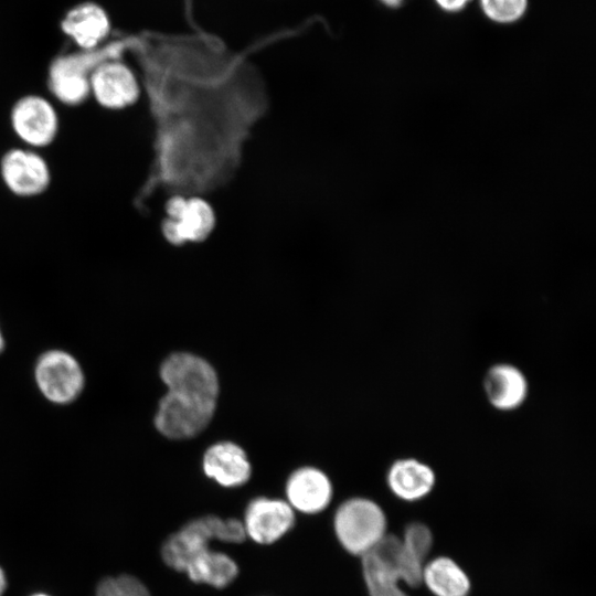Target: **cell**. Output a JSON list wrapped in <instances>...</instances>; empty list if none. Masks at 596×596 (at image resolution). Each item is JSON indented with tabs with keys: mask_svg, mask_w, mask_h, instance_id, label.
I'll use <instances>...</instances> for the list:
<instances>
[{
	"mask_svg": "<svg viewBox=\"0 0 596 596\" xmlns=\"http://www.w3.org/2000/svg\"><path fill=\"white\" fill-rule=\"evenodd\" d=\"M156 120L153 180L170 195H200L227 185L269 109L264 85L234 76L166 75L149 79Z\"/></svg>",
	"mask_w": 596,
	"mask_h": 596,
	"instance_id": "cell-1",
	"label": "cell"
},
{
	"mask_svg": "<svg viewBox=\"0 0 596 596\" xmlns=\"http://www.w3.org/2000/svg\"><path fill=\"white\" fill-rule=\"evenodd\" d=\"M426 562L412 555L401 538L387 533L371 551L361 556L363 581L370 596H409L400 585H422Z\"/></svg>",
	"mask_w": 596,
	"mask_h": 596,
	"instance_id": "cell-2",
	"label": "cell"
},
{
	"mask_svg": "<svg viewBox=\"0 0 596 596\" xmlns=\"http://www.w3.org/2000/svg\"><path fill=\"white\" fill-rule=\"evenodd\" d=\"M245 539L242 521L207 514L190 520L169 535L162 544L161 556L170 568L182 572L185 564L211 547L212 542L242 543Z\"/></svg>",
	"mask_w": 596,
	"mask_h": 596,
	"instance_id": "cell-3",
	"label": "cell"
},
{
	"mask_svg": "<svg viewBox=\"0 0 596 596\" xmlns=\"http://www.w3.org/2000/svg\"><path fill=\"white\" fill-rule=\"evenodd\" d=\"M382 508L368 498L343 501L334 512L333 530L340 545L350 554L363 556L387 534Z\"/></svg>",
	"mask_w": 596,
	"mask_h": 596,
	"instance_id": "cell-4",
	"label": "cell"
},
{
	"mask_svg": "<svg viewBox=\"0 0 596 596\" xmlns=\"http://www.w3.org/2000/svg\"><path fill=\"white\" fill-rule=\"evenodd\" d=\"M164 211L161 232L175 246L206 241L216 225L215 212L204 196L172 194Z\"/></svg>",
	"mask_w": 596,
	"mask_h": 596,
	"instance_id": "cell-5",
	"label": "cell"
},
{
	"mask_svg": "<svg viewBox=\"0 0 596 596\" xmlns=\"http://www.w3.org/2000/svg\"><path fill=\"white\" fill-rule=\"evenodd\" d=\"M34 381L51 403L67 405L77 400L85 386V374L77 359L62 349L43 352L34 364Z\"/></svg>",
	"mask_w": 596,
	"mask_h": 596,
	"instance_id": "cell-6",
	"label": "cell"
},
{
	"mask_svg": "<svg viewBox=\"0 0 596 596\" xmlns=\"http://www.w3.org/2000/svg\"><path fill=\"white\" fill-rule=\"evenodd\" d=\"M216 401L168 392L158 403L155 426L170 439H188L199 435L212 421Z\"/></svg>",
	"mask_w": 596,
	"mask_h": 596,
	"instance_id": "cell-7",
	"label": "cell"
},
{
	"mask_svg": "<svg viewBox=\"0 0 596 596\" xmlns=\"http://www.w3.org/2000/svg\"><path fill=\"white\" fill-rule=\"evenodd\" d=\"M160 379L168 392L216 401L220 384L216 371L203 358L190 352H174L160 365Z\"/></svg>",
	"mask_w": 596,
	"mask_h": 596,
	"instance_id": "cell-8",
	"label": "cell"
},
{
	"mask_svg": "<svg viewBox=\"0 0 596 596\" xmlns=\"http://www.w3.org/2000/svg\"><path fill=\"white\" fill-rule=\"evenodd\" d=\"M10 125L24 147L38 150L50 146L56 139L60 117L50 99L29 94L13 104L10 110Z\"/></svg>",
	"mask_w": 596,
	"mask_h": 596,
	"instance_id": "cell-9",
	"label": "cell"
},
{
	"mask_svg": "<svg viewBox=\"0 0 596 596\" xmlns=\"http://www.w3.org/2000/svg\"><path fill=\"white\" fill-rule=\"evenodd\" d=\"M89 93L107 110H123L136 104L141 86L135 72L123 61L100 62L89 75Z\"/></svg>",
	"mask_w": 596,
	"mask_h": 596,
	"instance_id": "cell-10",
	"label": "cell"
},
{
	"mask_svg": "<svg viewBox=\"0 0 596 596\" xmlns=\"http://www.w3.org/2000/svg\"><path fill=\"white\" fill-rule=\"evenodd\" d=\"M0 177L6 188L20 198L42 194L51 183V169L35 149L15 147L6 151L0 160Z\"/></svg>",
	"mask_w": 596,
	"mask_h": 596,
	"instance_id": "cell-11",
	"label": "cell"
},
{
	"mask_svg": "<svg viewBox=\"0 0 596 596\" xmlns=\"http://www.w3.org/2000/svg\"><path fill=\"white\" fill-rule=\"evenodd\" d=\"M295 523V511L286 500L267 497L251 500L242 521L246 538L262 545L279 541Z\"/></svg>",
	"mask_w": 596,
	"mask_h": 596,
	"instance_id": "cell-12",
	"label": "cell"
},
{
	"mask_svg": "<svg viewBox=\"0 0 596 596\" xmlns=\"http://www.w3.org/2000/svg\"><path fill=\"white\" fill-rule=\"evenodd\" d=\"M332 485L328 476L315 467H301L288 477L286 501L305 514L323 511L332 499Z\"/></svg>",
	"mask_w": 596,
	"mask_h": 596,
	"instance_id": "cell-13",
	"label": "cell"
},
{
	"mask_svg": "<svg viewBox=\"0 0 596 596\" xmlns=\"http://www.w3.org/2000/svg\"><path fill=\"white\" fill-rule=\"evenodd\" d=\"M202 467L206 477L225 488L243 486L252 476L245 450L233 441L210 446L203 455Z\"/></svg>",
	"mask_w": 596,
	"mask_h": 596,
	"instance_id": "cell-14",
	"label": "cell"
},
{
	"mask_svg": "<svg viewBox=\"0 0 596 596\" xmlns=\"http://www.w3.org/2000/svg\"><path fill=\"white\" fill-rule=\"evenodd\" d=\"M61 29L83 51L98 49L110 32L107 12L97 3L84 2L68 10Z\"/></svg>",
	"mask_w": 596,
	"mask_h": 596,
	"instance_id": "cell-15",
	"label": "cell"
},
{
	"mask_svg": "<svg viewBox=\"0 0 596 596\" xmlns=\"http://www.w3.org/2000/svg\"><path fill=\"white\" fill-rule=\"evenodd\" d=\"M483 391L489 404L502 412L519 408L529 394L524 373L510 363H497L488 369L483 377Z\"/></svg>",
	"mask_w": 596,
	"mask_h": 596,
	"instance_id": "cell-16",
	"label": "cell"
},
{
	"mask_svg": "<svg viewBox=\"0 0 596 596\" xmlns=\"http://www.w3.org/2000/svg\"><path fill=\"white\" fill-rule=\"evenodd\" d=\"M386 482L396 498L414 502L430 493L436 476L426 462L416 458H401L390 466Z\"/></svg>",
	"mask_w": 596,
	"mask_h": 596,
	"instance_id": "cell-17",
	"label": "cell"
},
{
	"mask_svg": "<svg viewBox=\"0 0 596 596\" xmlns=\"http://www.w3.org/2000/svg\"><path fill=\"white\" fill-rule=\"evenodd\" d=\"M240 572L234 558L212 547L193 556L183 567L190 581L205 584L214 588H225L232 584Z\"/></svg>",
	"mask_w": 596,
	"mask_h": 596,
	"instance_id": "cell-18",
	"label": "cell"
},
{
	"mask_svg": "<svg viewBox=\"0 0 596 596\" xmlns=\"http://www.w3.org/2000/svg\"><path fill=\"white\" fill-rule=\"evenodd\" d=\"M422 584L435 596H468L471 588L469 576L464 568L447 556L426 562Z\"/></svg>",
	"mask_w": 596,
	"mask_h": 596,
	"instance_id": "cell-19",
	"label": "cell"
},
{
	"mask_svg": "<svg viewBox=\"0 0 596 596\" xmlns=\"http://www.w3.org/2000/svg\"><path fill=\"white\" fill-rule=\"evenodd\" d=\"M49 88L56 100L67 106H77L91 96L89 76L63 57L56 58L51 65Z\"/></svg>",
	"mask_w": 596,
	"mask_h": 596,
	"instance_id": "cell-20",
	"label": "cell"
},
{
	"mask_svg": "<svg viewBox=\"0 0 596 596\" xmlns=\"http://www.w3.org/2000/svg\"><path fill=\"white\" fill-rule=\"evenodd\" d=\"M96 596H150L147 586L137 577L128 574L103 579Z\"/></svg>",
	"mask_w": 596,
	"mask_h": 596,
	"instance_id": "cell-21",
	"label": "cell"
},
{
	"mask_svg": "<svg viewBox=\"0 0 596 596\" xmlns=\"http://www.w3.org/2000/svg\"><path fill=\"white\" fill-rule=\"evenodd\" d=\"M483 13L498 23H512L526 11L528 0H480Z\"/></svg>",
	"mask_w": 596,
	"mask_h": 596,
	"instance_id": "cell-22",
	"label": "cell"
},
{
	"mask_svg": "<svg viewBox=\"0 0 596 596\" xmlns=\"http://www.w3.org/2000/svg\"><path fill=\"white\" fill-rule=\"evenodd\" d=\"M471 0H435L437 6L447 12H458L462 10Z\"/></svg>",
	"mask_w": 596,
	"mask_h": 596,
	"instance_id": "cell-23",
	"label": "cell"
},
{
	"mask_svg": "<svg viewBox=\"0 0 596 596\" xmlns=\"http://www.w3.org/2000/svg\"><path fill=\"white\" fill-rule=\"evenodd\" d=\"M380 1L389 7H397L402 4L405 0H380Z\"/></svg>",
	"mask_w": 596,
	"mask_h": 596,
	"instance_id": "cell-24",
	"label": "cell"
},
{
	"mask_svg": "<svg viewBox=\"0 0 596 596\" xmlns=\"http://www.w3.org/2000/svg\"><path fill=\"white\" fill-rule=\"evenodd\" d=\"M4 588H6V577L2 570L0 568V596L2 595Z\"/></svg>",
	"mask_w": 596,
	"mask_h": 596,
	"instance_id": "cell-25",
	"label": "cell"
},
{
	"mask_svg": "<svg viewBox=\"0 0 596 596\" xmlns=\"http://www.w3.org/2000/svg\"><path fill=\"white\" fill-rule=\"evenodd\" d=\"M3 349H4V338L0 328V353L3 351Z\"/></svg>",
	"mask_w": 596,
	"mask_h": 596,
	"instance_id": "cell-26",
	"label": "cell"
},
{
	"mask_svg": "<svg viewBox=\"0 0 596 596\" xmlns=\"http://www.w3.org/2000/svg\"><path fill=\"white\" fill-rule=\"evenodd\" d=\"M34 596H47V595H43V594H38V595H34Z\"/></svg>",
	"mask_w": 596,
	"mask_h": 596,
	"instance_id": "cell-27",
	"label": "cell"
}]
</instances>
